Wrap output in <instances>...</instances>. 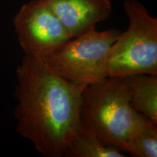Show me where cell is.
Here are the masks:
<instances>
[{
	"mask_svg": "<svg viewBox=\"0 0 157 157\" xmlns=\"http://www.w3.org/2000/svg\"><path fill=\"white\" fill-rule=\"evenodd\" d=\"M121 32L116 29H95L72 38L42 58L52 71L65 79L85 85L95 83L106 77L107 54Z\"/></svg>",
	"mask_w": 157,
	"mask_h": 157,
	"instance_id": "4",
	"label": "cell"
},
{
	"mask_svg": "<svg viewBox=\"0 0 157 157\" xmlns=\"http://www.w3.org/2000/svg\"><path fill=\"white\" fill-rule=\"evenodd\" d=\"M56 15L71 38L96 29L112 14L110 0H42Z\"/></svg>",
	"mask_w": 157,
	"mask_h": 157,
	"instance_id": "6",
	"label": "cell"
},
{
	"mask_svg": "<svg viewBox=\"0 0 157 157\" xmlns=\"http://www.w3.org/2000/svg\"><path fill=\"white\" fill-rule=\"evenodd\" d=\"M133 109L157 123V75L126 76Z\"/></svg>",
	"mask_w": 157,
	"mask_h": 157,
	"instance_id": "7",
	"label": "cell"
},
{
	"mask_svg": "<svg viewBox=\"0 0 157 157\" xmlns=\"http://www.w3.org/2000/svg\"><path fill=\"white\" fill-rule=\"evenodd\" d=\"M66 157H124L117 147L105 145L80 124L65 151Z\"/></svg>",
	"mask_w": 157,
	"mask_h": 157,
	"instance_id": "9",
	"label": "cell"
},
{
	"mask_svg": "<svg viewBox=\"0 0 157 157\" xmlns=\"http://www.w3.org/2000/svg\"><path fill=\"white\" fill-rule=\"evenodd\" d=\"M13 25L26 56L44 57L72 39L42 0H31L24 4L15 15Z\"/></svg>",
	"mask_w": 157,
	"mask_h": 157,
	"instance_id": "5",
	"label": "cell"
},
{
	"mask_svg": "<svg viewBox=\"0 0 157 157\" xmlns=\"http://www.w3.org/2000/svg\"><path fill=\"white\" fill-rule=\"evenodd\" d=\"M124 151L134 157H156L157 123L142 113H137Z\"/></svg>",
	"mask_w": 157,
	"mask_h": 157,
	"instance_id": "8",
	"label": "cell"
},
{
	"mask_svg": "<svg viewBox=\"0 0 157 157\" xmlns=\"http://www.w3.org/2000/svg\"><path fill=\"white\" fill-rule=\"evenodd\" d=\"M123 5L129 25L109 49L105 76L157 75V18L138 0H126Z\"/></svg>",
	"mask_w": 157,
	"mask_h": 157,
	"instance_id": "3",
	"label": "cell"
},
{
	"mask_svg": "<svg viewBox=\"0 0 157 157\" xmlns=\"http://www.w3.org/2000/svg\"><path fill=\"white\" fill-rule=\"evenodd\" d=\"M137 113L131 104L126 76H106L83 90L81 124L104 144L124 151Z\"/></svg>",
	"mask_w": 157,
	"mask_h": 157,
	"instance_id": "2",
	"label": "cell"
},
{
	"mask_svg": "<svg viewBox=\"0 0 157 157\" xmlns=\"http://www.w3.org/2000/svg\"><path fill=\"white\" fill-rule=\"evenodd\" d=\"M16 131L46 157H63L80 124L87 85L65 79L42 57L25 56L16 68Z\"/></svg>",
	"mask_w": 157,
	"mask_h": 157,
	"instance_id": "1",
	"label": "cell"
}]
</instances>
